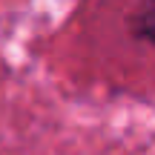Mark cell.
<instances>
[{"label": "cell", "mask_w": 155, "mask_h": 155, "mask_svg": "<svg viewBox=\"0 0 155 155\" xmlns=\"http://www.w3.org/2000/svg\"><path fill=\"white\" fill-rule=\"evenodd\" d=\"M135 32L144 40L155 43V0H144V6L135 15Z\"/></svg>", "instance_id": "obj_1"}]
</instances>
